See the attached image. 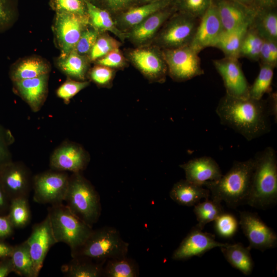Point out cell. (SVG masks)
I'll return each instance as SVG.
<instances>
[{"label":"cell","mask_w":277,"mask_h":277,"mask_svg":"<svg viewBox=\"0 0 277 277\" xmlns=\"http://www.w3.org/2000/svg\"><path fill=\"white\" fill-rule=\"evenodd\" d=\"M272 96L268 102L225 94L220 100L216 112L221 124L250 141L270 131V117L276 115V98Z\"/></svg>","instance_id":"1"},{"label":"cell","mask_w":277,"mask_h":277,"mask_svg":"<svg viewBox=\"0 0 277 277\" xmlns=\"http://www.w3.org/2000/svg\"><path fill=\"white\" fill-rule=\"evenodd\" d=\"M254 165L246 203L264 208L277 201V157L275 150L266 147L254 157Z\"/></svg>","instance_id":"2"},{"label":"cell","mask_w":277,"mask_h":277,"mask_svg":"<svg viewBox=\"0 0 277 277\" xmlns=\"http://www.w3.org/2000/svg\"><path fill=\"white\" fill-rule=\"evenodd\" d=\"M254 165V158L235 161L231 169L216 181L205 183L211 199L225 202L229 206L235 207L246 203L250 189Z\"/></svg>","instance_id":"3"},{"label":"cell","mask_w":277,"mask_h":277,"mask_svg":"<svg viewBox=\"0 0 277 277\" xmlns=\"http://www.w3.org/2000/svg\"><path fill=\"white\" fill-rule=\"evenodd\" d=\"M47 214L57 243L67 244L71 254L81 247L93 230L63 203L51 205Z\"/></svg>","instance_id":"4"},{"label":"cell","mask_w":277,"mask_h":277,"mask_svg":"<svg viewBox=\"0 0 277 277\" xmlns=\"http://www.w3.org/2000/svg\"><path fill=\"white\" fill-rule=\"evenodd\" d=\"M64 202L74 214L90 226L98 221L101 213L100 196L81 172L70 176Z\"/></svg>","instance_id":"5"},{"label":"cell","mask_w":277,"mask_h":277,"mask_svg":"<svg viewBox=\"0 0 277 277\" xmlns=\"http://www.w3.org/2000/svg\"><path fill=\"white\" fill-rule=\"evenodd\" d=\"M129 244L123 240L118 231L104 227L93 230L81 247L71 257L86 256L105 262L111 259L127 256Z\"/></svg>","instance_id":"6"},{"label":"cell","mask_w":277,"mask_h":277,"mask_svg":"<svg viewBox=\"0 0 277 277\" xmlns=\"http://www.w3.org/2000/svg\"><path fill=\"white\" fill-rule=\"evenodd\" d=\"M200 18L176 11L163 24L153 40L161 49H170L190 45Z\"/></svg>","instance_id":"7"},{"label":"cell","mask_w":277,"mask_h":277,"mask_svg":"<svg viewBox=\"0 0 277 277\" xmlns=\"http://www.w3.org/2000/svg\"><path fill=\"white\" fill-rule=\"evenodd\" d=\"M162 51L168 74L174 81L185 82L204 74L199 53L190 45Z\"/></svg>","instance_id":"8"},{"label":"cell","mask_w":277,"mask_h":277,"mask_svg":"<svg viewBox=\"0 0 277 277\" xmlns=\"http://www.w3.org/2000/svg\"><path fill=\"white\" fill-rule=\"evenodd\" d=\"M69 177L66 172L53 169L33 176V201L42 204L63 203L68 189Z\"/></svg>","instance_id":"9"},{"label":"cell","mask_w":277,"mask_h":277,"mask_svg":"<svg viewBox=\"0 0 277 277\" xmlns=\"http://www.w3.org/2000/svg\"><path fill=\"white\" fill-rule=\"evenodd\" d=\"M90 25L88 14L56 12L54 31L63 57L75 49L83 31Z\"/></svg>","instance_id":"10"},{"label":"cell","mask_w":277,"mask_h":277,"mask_svg":"<svg viewBox=\"0 0 277 277\" xmlns=\"http://www.w3.org/2000/svg\"><path fill=\"white\" fill-rule=\"evenodd\" d=\"M128 56L133 65L149 81L165 82L168 69L160 48L154 45L140 46L131 50Z\"/></svg>","instance_id":"11"},{"label":"cell","mask_w":277,"mask_h":277,"mask_svg":"<svg viewBox=\"0 0 277 277\" xmlns=\"http://www.w3.org/2000/svg\"><path fill=\"white\" fill-rule=\"evenodd\" d=\"M32 180L31 172L23 163L12 160L0 166V184L11 201L28 199Z\"/></svg>","instance_id":"12"},{"label":"cell","mask_w":277,"mask_h":277,"mask_svg":"<svg viewBox=\"0 0 277 277\" xmlns=\"http://www.w3.org/2000/svg\"><path fill=\"white\" fill-rule=\"evenodd\" d=\"M239 224L248 240L251 249L264 251L276 247V233L256 213L241 212Z\"/></svg>","instance_id":"13"},{"label":"cell","mask_w":277,"mask_h":277,"mask_svg":"<svg viewBox=\"0 0 277 277\" xmlns=\"http://www.w3.org/2000/svg\"><path fill=\"white\" fill-rule=\"evenodd\" d=\"M213 64L222 78L226 94L238 98L249 97L250 85L238 58L225 56L213 60Z\"/></svg>","instance_id":"14"},{"label":"cell","mask_w":277,"mask_h":277,"mask_svg":"<svg viewBox=\"0 0 277 277\" xmlns=\"http://www.w3.org/2000/svg\"><path fill=\"white\" fill-rule=\"evenodd\" d=\"M26 241L29 248L37 277L49 250L57 243L48 214L43 221L33 225L31 234Z\"/></svg>","instance_id":"15"},{"label":"cell","mask_w":277,"mask_h":277,"mask_svg":"<svg viewBox=\"0 0 277 277\" xmlns=\"http://www.w3.org/2000/svg\"><path fill=\"white\" fill-rule=\"evenodd\" d=\"M224 31L216 6L212 0L208 9L200 18L190 46L198 53L206 48L214 47Z\"/></svg>","instance_id":"16"},{"label":"cell","mask_w":277,"mask_h":277,"mask_svg":"<svg viewBox=\"0 0 277 277\" xmlns=\"http://www.w3.org/2000/svg\"><path fill=\"white\" fill-rule=\"evenodd\" d=\"M89 155L80 145L75 143H65L57 147L50 159L51 169L81 172L88 165Z\"/></svg>","instance_id":"17"},{"label":"cell","mask_w":277,"mask_h":277,"mask_svg":"<svg viewBox=\"0 0 277 277\" xmlns=\"http://www.w3.org/2000/svg\"><path fill=\"white\" fill-rule=\"evenodd\" d=\"M227 244L216 241L214 235L204 232L195 226L174 250L172 259L179 261L195 256H201L214 248L222 247Z\"/></svg>","instance_id":"18"},{"label":"cell","mask_w":277,"mask_h":277,"mask_svg":"<svg viewBox=\"0 0 277 277\" xmlns=\"http://www.w3.org/2000/svg\"><path fill=\"white\" fill-rule=\"evenodd\" d=\"M176 11L173 4L153 13L129 30L126 38L138 47L148 45L153 41L165 22Z\"/></svg>","instance_id":"19"},{"label":"cell","mask_w":277,"mask_h":277,"mask_svg":"<svg viewBox=\"0 0 277 277\" xmlns=\"http://www.w3.org/2000/svg\"><path fill=\"white\" fill-rule=\"evenodd\" d=\"M224 31L251 23L256 10L251 6L231 0H214Z\"/></svg>","instance_id":"20"},{"label":"cell","mask_w":277,"mask_h":277,"mask_svg":"<svg viewBox=\"0 0 277 277\" xmlns=\"http://www.w3.org/2000/svg\"><path fill=\"white\" fill-rule=\"evenodd\" d=\"M180 167L185 172L186 180L202 186L206 182L219 180L223 175L218 164L210 156L193 159Z\"/></svg>","instance_id":"21"},{"label":"cell","mask_w":277,"mask_h":277,"mask_svg":"<svg viewBox=\"0 0 277 277\" xmlns=\"http://www.w3.org/2000/svg\"><path fill=\"white\" fill-rule=\"evenodd\" d=\"M174 0H159L132 7L114 16L117 28L126 33L153 13L174 4Z\"/></svg>","instance_id":"22"},{"label":"cell","mask_w":277,"mask_h":277,"mask_svg":"<svg viewBox=\"0 0 277 277\" xmlns=\"http://www.w3.org/2000/svg\"><path fill=\"white\" fill-rule=\"evenodd\" d=\"M48 74L13 82L15 90L34 112L39 110L48 93Z\"/></svg>","instance_id":"23"},{"label":"cell","mask_w":277,"mask_h":277,"mask_svg":"<svg viewBox=\"0 0 277 277\" xmlns=\"http://www.w3.org/2000/svg\"><path fill=\"white\" fill-rule=\"evenodd\" d=\"M209 190L203 186L192 183L187 180H181L174 184L169 195L178 204L192 206L200 202L201 199H208Z\"/></svg>","instance_id":"24"},{"label":"cell","mask_w":277,"mask_h":277,"mask_svg":"<svg viewBox=\"0 0 277 277\" xmlns=\"http://www.w3.org/2000/svg\"><path fill=\"white\" fill-rule=\"evenodd\" d=\"M72 259L61 267L64 276L68 277H99L103 276V265L88 257L78 256Z\"/></svg>","instance_id":"25"},{"label":"cell","mask_w":277,"mask_h":277,"mask_svg":"<svg viewBox=\"0 0 277 277\" xmlns=\"http://www.w3.org/2000/svg\"><path fill=\"white\" fill-rule=\"evenodd\" d=\"M50 70L46 61L39 57L32 56L15 64L10 69V77L13 83L48 74Z\"/></svg>","instance_id":"26"},{"label":"cell","mask_w":277,"mask_h":277,"mask_svg":"<svg viewBox=\"0 0 277 277\" xmlns=\"http://www.w3.org/2000/svg\"><path fill=\"white\" fill-rule=\"evenodd\" d=\"M83 1L91 26L99 33L110 31L123 41L126 38V34L117 28L112 16L107 10L95 6L88 0Z\"/></svg>","instance_id":"27"},{"label":"cell","mask_w":277,"mask_h":277,"mask_svg":"<svg viewBox=\"0 0 277 277\" xmlns=\"http://www.w3.org/2000/svg\"><path fill=\"white\" fill-rule=\"evenodd\" d=\"M221 252L227 261L234 268L245 275H250L253 268L254 263L248 246L241 243L229 244L220 247Z\"/></svg>","instance_id":"28"},{"label":"cell","mask_w":277,"mask_h":277,"mask_svg":"<svg viewBox=\"0 0 277 277\" xmlns=\"http://www.w3.org/2000/svg\"><path fill=\"white\" fill-rule=\"evenodd\" d=\"M89 59L87 55L78 54L74 49L66 56L60 57L57 66L69 78L77 81H86Z\"/></svg>","instance_id":"29"},{"label":"cell","mask_w":277,"mask_h":277,"mask_svg":"<svg viewBox=\"0 0 277 277\" xmlns=\"http://www.w3.org/2000/svg\"><path fill=\"white\" fill-rule=\"evenodd\" d=\"M251 23L224 31L214 47L221 50L225 56L239 58L243 38Z\"/></svg>","instance_id":"30"},{"label":"cell","mask_w":277,"mask_h":277,"mask_svg":"<svg viewBox=\"0 0 277 277\" xmlns=\"http://www.w3.org/2000/svg\"><path fill=\"white\" fill-rule=\"evenodd\" d=\"M251 26L264 39L277 41V8L256 10Z\"/></svg>","instance_id":"31"},{"label":"cell","mask_w":277,"mask_h":277,"mask_svg":"<svg viewBox=\"0 0 277 277\" xmlns=\"http://www.w3.org/2000/svg\"><path fill=\"white\" fill-rule=\"evenodd\" d=\"M14 272L24 277H36L28 245L26 241L13 246L10 256Z\"/></svg>","instance_id":"32"},{"label":"cell","mask_w":277,"mask_h":277,"mask_svg":"<svg viewBox=\"0 0 277 277\" xmlns=\"http://www.w3.org/2000/svg\"><path fill=\"white\" fill-rule=\"evenodd\" d=\"M138 275L136 264L127 256L108 260L103 268L105 276L136 277Z\"/></svg>","instance_id":"33"},{"label":"cell","mask_w":277,"mask_h":277,"mask_svg":"<svg viewBox=\"0 0 277 277\" xmlns=\"http://www.w3.org/2000/svg\"><path fill=\"white\" fill-rule=\"evenodd\" d=\"M193 212L198 222L195 226L203 230L207 223L214 221L224 211L221 202L207 199L195 204Z\"/></svg>","instance_id":"34"},{"label":"cell","mask_w":277,"mask_h":277,"mask_svg":"<svg viewBox=\"0 0 277 277\" xmlns=\"http://www.w3.org/2000/svg\"><path fill=\"white\" fill-rule=\"evenodd\" d=\"M274 69L271 65L261 64L256 78L250 86L249 97L260 100L263 98L265 94L271 90Z\"/></svg>","instance_id":"35"},{"label":"cell","mask_w":277,"mask_h":277,"mask_svg":"<svg viewBox=\"0 0 277 277\" xmlns=\"http://www.w3.org/2000/svg\"><path fill=\"white\" fill-rule=\"evenodd\" d=\"M28 199L22 197L11 201L7 215L14 228H24L30 222L31 212Z\"/></svg>","instance_id":"36"},{"label":"cell","mask_w":277,"mask_h":277,"mask_svg":"<svg viewBox=\"0 0 277 277\" xmlns=\"http://www.w3.org/2000/svg\"><path fill=\"white\" fill-rule=\"evenodd\" d=\"M264 41L250 25L241 46L240 57H244L254 61L260 60V51Z\"/></svg>","instance_id":"37"},{"label":"cell","mask_w":277,"mask_h":277,"mask_svg":"<svg viewBox=\"0 0 277 277\" xmlns=\"http://www.w3.org/2000/svg\"><path fill=\"white\" fill-rule=\"evenodd\" d=\"M19 0H0V34L10 29L19 15Z\"/></svg>","instance_id":"38"},{"label":"cell","mask_w":277,"mask_h":277,"mask_svg":"<svg viewBox=\"0 0 277 277\" xmlns=\"http://www.w3.org/2000/svg\"><path fill=\"white\" fill-rule=\"evenodd\" d=\"M121 43L110 36L108 33H100L88 55L89 61L95 62L111 51L119 48Z\"/></svg>","instance_id":"39"},{"label":"cell","mask_w":277,"mask_h":277,"mask_svg":"<svg viewBox=\"0 0 277 277\" xmlns=\"http://www.w3.org/2000/svg\"><path fill=\"white\" fill-rule=\"evenodd\" d=\"M214 229L218 235L230 239L236 233L239 223L236 217L230 213L224 212L214 221Z\"/></svg>","instance_id":"40"},{"label":"cell","mask_w":277,"mask_h":277,"mask_svg":"<svg viewBox=\"0 0 277 277\" xmlns=\"http://www.w3.org/2000/svg\"><path fill=\"white\" fill-rule=\"evenodd\" d=\"M212 0H174L177 11L200 18L210 6Z\"/></svg>","instance_id":"41"},{"label":"cell","mask_w":277,"mask_h":277,"mask_svg":"<svg viewBox=\"0 0 277 277\" xmlns=\"http://www.w3.org/2000/svg\"><path fill=\"white\" fill-rule=\"evenodd\" d=\"M89 84L90 82L87 81H80L69 78L58 88L56 94L65 103H68L73 96Z\"/></svg>","instance_id":"42"},{"label":"cell","mask_w":277,"mask_h":277,"mask_svg":"<svg viewBox=\"0 0 277 277\" xmlns=\"http://www.w3.org/2000/svg\"><path fill=\"white\" fill-rule=\"evenodd\" d=\"M100 33L89 25L82 32L75 51L81 55L88 56Z\"/></svg>","instance_id":"43"},{"label":"cell","mask_w":277,"mask_h":277,"mask_svg":"<svg viewBox=\"0 0 277 277\" xmlns=\"http://www.w3.org/2000/svg\"><path fill=\"white\" fill-rule=\"evenodd\" d=\"M114 76V69L97 64L89 72L90 80L101 87H108L111 85Z\"/></svg>","instance_id":"44"},{"label":"cell","mask_w":277,"mask_h":277,"mask_svg":"<svg viewBox=\"0 0 277 277\" xmlns=\"http://www.w3.org/2000/svg\"><path fill=\"white\" fill-rule=\"evenodd\" d=\"M51 3L52 7L56 12L88 14L83 0H51Z\"/></svg>","instance_id":"45"},{"label":"cell","mask_w":277,"mask_h":277,"mask_svg":"<svg viewBox=\"0 0 277 277\" xmlns=\"http://www.w3.org/2000/svg\"><path fill=\"white\" fill-rule=\"evenodd\" d=\"M13 142L11 131L0 125V166L12 161L10 146Z\"/></svg>","instance_id":"46"},{"label":"cell","mask_w":277,"mask_h":277,"mask_svg":"<svg viewBox=\"0 0 277 277\" xmlns=\"http://www.w3.org/2000/svg\"><path fill=\"white\" fill-rule=\"evenodd\" d=\"M97 65L112 69L121 68L126 65V59L119 48H116L95 61Z\"/></svg>","instance_id":"47"},{"label":"cell","mask_w":277,"mask_h":277,"mask_svg":"<svg viewBox=\"0 0 277 277\" xmlns=\"http://www.w3.org/2000/svg\"><path fill=\"white\" fill-rule=\"evenodd\" d=\"M104 9L113 16L135 7L138 0H104Z\"/></svg>","instance_id":"48"},{"label":"cell","mask_w":277,"mask_h":277,"mask_svg":"<svg viewBox=\"0 0 277 277\" xmlns=\"http://www.w3.org/2000/svg\"><path fill=\"white\" fill-rule=\"evenodd\" d=\"M13 228L7 215H0V239L10 236L13 233Z\"/></svg>","instance_id":"49"},{"label":"cell","mask_w":277,"mask_h":277,"mask_svg":"<svg viewBox=\"0 0 277 277\" xmlns=\"http://www.w3.org/2000/svg\"><path fill=\"white\" fill-rule=\"evenodd\" d=\"M14 272V268L10 256L1 259L0 261V277H6Z\"/></svg>","instance_id":"50"},{"label":"cell","mask_w":277,"mask_h":277,"mask_svg":"<svg viewBox=\"0 0 277 277\" xmlns=\"http://www.w3.org/2000/svg\"><path fill=\"white\" fill-rule=\"evenodd\" d=\"M251 6L256 10L277 8V0H253Z\"/></svg>","instance_id":"51"},{"label":"cell","mask_w":277,"mask_h":277,"mask_svg":"<svg viewBox=\"0 0 277 277\" xmlns=\"http://www.w3.org/2000/svg\"><path fill=\"white\" fill-rule=\"evenodd\" d=\"M11 200L6 194L0 184V215H7L8 213Z\"/></svg>","instance_id":"52"},{"label":"cell","mask_w":277,"mask_h":277,"mask_svg":"<svg viewBox=\"0 0 277 277\" xmlns=\"http://www.w3.org/2000/svg\"><path fill=\"white\" fill-rule=\"evenodd\" d=\"M260 60H261L262 63L271 65L270 51L268 40L264 41L260 51Z\"/></svg>","instance_id":"53"},{"label":"cell","mask_w":277,"mask_h":277,"mask_svg":"<svg viewBox=\"0 0 277 277\" xmlns=\"http://www.w3.org/2000/svg\"><path fill=\"white\" fill-rule=\"evenodd\" d=\"M268 41L270 51L271 65L275 68L277 66V41Z\"/></svg>","instance_id":"54"},{"label":"cell","mask_w":277,"mask_h":277,"mask_svg":"<svg viewBox=\"0 0 277 277\" xmlns=\"http://www.w3.org/2000/svg\"><path fill=\"white\" fill-rule=\"evenodd\" d=\"M13 246H11L0 240V259L10 256L12 251Z\"/></svg>","instance_id":"55"},{"label":"cell","mask_w":277,"mask_h":277,"mask_svg":"<svg viewBox=\"0 0 277 277\" xmlns=\"http://www.w3.org/2000/svg\"><path fill=\"white\" fill-rule=\"evenodd\" d=\"M95 6L104 9V0H88Z\"/></svg>","instance_id":"56"},{"label":"cell","mask_w":277,"mask_h":277,"mask_svg":"<svg viewBox=\"0 0 277 277\" xmlns=\"http://www.w3.org/2000/svg\"><path fill=\"white\" fill-rule=\"evenodd\" d=\"M157 1H159V0H138L136 4V6L151 3V2Z\"/></svg>","instance_id":"57"},{"label":"cell","mask_w":277,"mask_h":277,"mask_svg":"<svg viewBox=\"0 0 277 277\" xmlns=\"http://www.w3.org/2000/svg\"><path fill=\"white\" fill-rule=\"evenodd\" d=\"M235 2H237L240 3H242L245 5H249L251 6L253 0H231Z\"/></svg>","instance_id":"58"}]
</instances>
